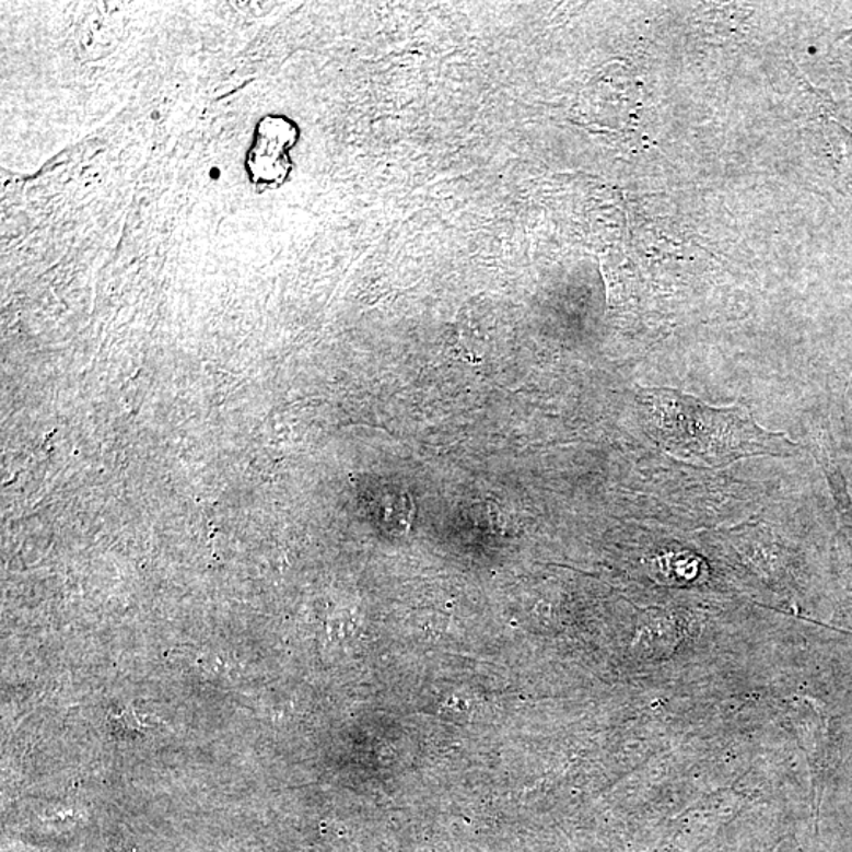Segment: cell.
<instances>
[{"label": "cell", "mask_w": 852, "mask_h": 852, "mask_svg": "<svg viewBox=\"0 0 852 852\" xmlns=\"http://www.w3.org/2000/svg\"><path fill=\"white\" fill-rule=\"evenodd\" d=\"M640 402L652 440L691 465L720 468L747 456L796 452L793 441L759 427L743 406L712 408L684 392L658 387L641 392Z\"/></svg>", "instance_id": "cell-1"}, {"label": "cell", "mask_w": 852, "mask_h": 852, "mask_svg": "<svg viewBox=\"0 0 852 852\" xmlns=\"http://www.w3.org/2000/svg\"><path fill=\"white\" fill-rule=\"evenodd\" d=\"M848 487H850L847 491V498L850 499V501H848V507L852 510V466L850 470V477H848Z\"/></svg>", "instance_id": "cell-2"}]
</instances>
